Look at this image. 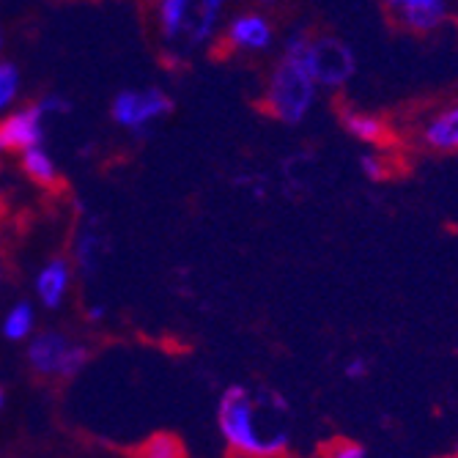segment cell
I'll return each instance as SVG.
<instances>
[{"instance_id":"obj_17","label":"cell","mask_w":458,"mask_h":458,"mask_svg":"<svg viewBox=\"0 0 458 458\" xmlns=\"http://www.w3.org/2000/svg\"><path fill=\"white\" fill-rule=\"evenodd\" d=\"M22 89V74L17 69V64L12 61H0V115H6Z\"/></svg>"},{"instance_id":"obj_23","label":"cell","mask_w":458,"mask_h":458,"mask_svg":"<svg viewBox=\"0 0 458 458\" xmlns=\"http://www.w3.org/2000/svg\"><path fill=\"white\" fill-rule=\"evenodd\" d=\"M253 4L261 9H275V6H280V0H253Z\"/></svg>"},{"instance_id":"obj_5","label":"cell","mask_w":458,"mask_h":458,"mask_svg":"<svg viewBox=\"0 0 458 458\" xmlns=\"http://www.w3.org/2000/svg\"><path fill=\"white\" fill-rule=\"evenodd\" d=\"M176 102L168 91L157 86L146 89H121L110 102V118L123 132H132L138 138L148 135L157 123H162L174 113Z\"/></svg>"},{"instance_id":"obj_18","label":"cell","mask_w":458,"mask_h":458,"mask_svg":"<svg viewBox=\"0 0 458 458\" xmlns=\"http://www.w3.org/2000/svg\"><path fill=\"white\" fill-rule=\"evenodd\" d=\"M38 105L45 107V113L50 115V118H64V115H69L72 113V99H66L64 94H58V91H50V94H45L38 99Z\"/></svg>"},{"instance_id":"obj_24","label":"cell","mask_w":458,"mask_h":458,"mask_svg":"<svg viewBox=\"0 0 458 458\" xmlns=\"http://www.w3.org/2000/svg\"><path fill=\"white\" fill-rule=\"evenodd\" d=\"M6 47V30H4V22H0V53Z\"/></svg>"},{"instance_id":"obj_26","label":"cell","mask_w":458,"mask_h":458,"mask_svg":"<svg viewBox=\"0 0 458 458\" xmlns=\"http://www.w3.org/2000/svg\"><path fill=\"white\" fill-rule=\"evenodd\" d=\"M4 272H6V264H4V256H0V283H4Z\"/></svg>"},{"instance_id":"obj_21","label":"cell","mask_w":458,"mask_h":458,"mask_svg":"<svg viewBox=\"0 0 458 458\" xmlns=\"http://www.w3.org/2000/svg\"><path fill=\"white\" fill-rule=\"evenodd\" d=\"M368 373V362L365 360H352L349 365H346V377L349 379H362Z\"/></svg>"},{"instance_id":"obj_7","label":"cell","mask_w":458,"mask_h":458,"mask_svg":"<svg viewBox=\"0 0 458 458\" xmlns=\"http://www.w3.org/2000/svg\"><path fill=\"white\" fill-rule=\"evenodd\" d=\"M53 118L36 102L0 115V154H20L28 146L47 143V123Z\"/></svg>"},{"instance_id":"obj_11","label":"cell","mask_w":458,"mask_h":458,"mask_svg":"<svg viewBox=\"0 0 458 458\" xmlns=\"http://www.w3.org/2000/svg\"><path fill=\"white\" fill-rule=\"evenodd\" d=\"M107 253V239L97 220H82L77 236H74V269L82 277H94L102 267V259Z\"/></svg>"},{"instance_id":"obj_19","label":"cell","mask_w":458,"mask_h":458,"mask_svg":"<svg viewBox=\"0 0 458 458\" xmlns=\"http://www.w3.org/2000/svg\"><path fill=\"white\" fill-rule=\"evenodd\" d=\"M327 458H368V453H365V447L357 445V442L338 439V442H332V445H329Z\"/></svg>"},{"instance_id":"obj_22","label":"cell","mask_w":458,"mask_h":458,"mask_svg":"<svg viewBox=\"0 0 458 458\" xmlns=\"http://www.w3.org/2000/svg\"><path fill=\"white\" fill-rule=\"evenodd\" d=\"M86 316H89L91 321H99V318L105 316V310H102V305H94V308H91V310H89Z\"/></svg>"},{"instance_id":"obj_2","label":"cell","mask_w":458,"mask_h":458,"mask_svg":"<svg viewBox=\"0 0 458 458\" xmlns=\"http://www.w3.org/2000/svg\"><path fill=\"white\" fill-rule=\"evenodd\" d=\"M228 0H154L159 47L171 64H190L212 47Z\"/></svg>"},{"instance_id":"obj_12","label":"cell","mask_w":458,"mask_h":458,"mask_svg":"<svg viewBox=\"0 0 458 458\" xmlns=\"http://www.w3.org/2000/svg\"><path fill=\"white\" fill-rule=\"evenodd\" d=\"M420 143L437 154L458 151V102L437 110L420 127Z\"/></svg>"},{"instance_id":"obj_6","label":"cell","mask_w":458,"mask_h":458,"mask_svg":"<svg viewBox=\"0 0 458 458\" xmlns=\"http://www.w3.org/2000/svg\"><path fill=\"white\" fill-rule=\"evenodd\" d=\"M305 64L318 89H344L357 72V58L352 47L335 36H310Z\"/></svg>"},{"instance_id":"obj_16","label":"cell","mask_w":458,"mask_h":458,"mask_svg":"<svg viewBox=\"0 0 458 458\" xmlns=\"http://www.w3.org/2000/svg\"><path fill=\"white\" fill-rule=\"evenodd\" d=\"M135 458H187V453H184V445H182L179 437H174V434H154V437H148L140 445Z\"/></svg>"},{"instance_id":"obj_14","label":"cell","mask_w":458,"mask_h":458,"mask_svg":"<svg viewBox=\"0 0 458 458\" xmlns=\"http://www.w3.org/2000/svg\"><path fill=\"white\" fill-rule=\"evenodd\" d=\"M341 123H344V130L352 138H357L360 143H368V146H379L390 135L387 132V123L379 115H373L368 110H360V107H344Z\"/></svg>"},{"instance_id":"obj_8","label":"cell","mask_w":458,"mask_h":458,"mask_svg":"<svg viewBox=\"0 0 458 458\" xmlns=\"http://www.w3.org/2000/svg\"><path fill=\"white\" fill-rule=\"evenodd\" d=\"M275 41V25L261 12H242L225 25V45L236 53H264Z\"/></svg>"},{"instance_id":"obj_10","label":"cell","mask_w":458,"mask_h":458,"mask_svg":"<svg viewBox=\"0 0 458 458\" xmlns=\"http://www.w3.org/2000/svg\"><path fill=\"white\" fill-rule=\"evenodd\" d=\"M385 6L398 25L418 33L437 30L447 20V0H385Z\"/></svg>"},{"instance_id":"obj_3","label":"cell","mask_w":458,"mask_h":458,"mask_svg":"<svg viewBox=\"0 0 458 458\" xmlns=\"http://www.w3.org/2000/svg\"><path fill=\"white\" fill-rule=\"evenodd\" d=\"M316 97H318V86L305 58L283 53L267 80V91H264L267 113L275 121L285 123V127H297V123H302L310 115Z\"/></svg>"},{"instance_id":"obj_1","label":"cell","mask_w":458,"mask_h":458,"mask_svg":"<svg viewBox=\"0 0 458 458\" xmlns=\"http://www.w3.org/2000/svg\"><path fill=\"white\" fill-rule=\"evenodd\" d=\"M217 426L225 445L247 458H277L291 445L288 403L269 390L231 385L217 403Z\"/></svg>"},{"instance_id":"obj_9","label":"cell","mask_w":458,"mask_h":458,"mask_svg":"<svg viewBox=\"0 0 458 458\" xmlns=\"http://www.w3.org/2000/svg\"><path fill=\"white\" fill-rule=\"evenodd\" d=\"M72 277H74V264L66 256H55L41 264L33 277V291H36L38 305H45L47 310H58L69 297Z\"/></svg>"},{"instance_id":"obj_25","label":"cell","mask_w":458,"mask_h":458,"mask_svg":"<svg viewBox=\"0 0 458 458\" xmlns=\"http://www.w3.org/2000/svg\"><path fill=\"white\" fill-rule=\"evenodd\" d=\"M4 409H6V390L0 387V411H4Z\"/></svg>"},{"instance_id":"obj_13","label":"cell","mask_w":458,"mask_h":458,"mask_svg":"<svg viewBox=\"0 0 458 458\" xmlns=\"http://www.w3.org/2000/svg\"><path fill=\"white\" fill-rule=\"evenodd\" d=\"M20 157V165L25 176L38 184V187H55L61 182V171H58V162L53 157V151L47 148V143H36V146H28L25 151L17 154Z\"/></svg>"},{"instance_id":"obj_4","label":"cell","mask_w":458,"mask_h":458,"mask_svg":"<svg viewBox=\"0 0 458 458\" xmlns=\"http://www.w3.org/2000/svg\"><path fill=\"white\" fill-rule=\"evenodd\" d=\"M28 365L33 373L47 379H69L89 365V346L74 341L61 329H45L33 332L28 338Z\"/></svg>"},{"instance_id":"obj_15","label":"cell","mask_w":458,"mask_h":458,"mask_svg":"<svg viewBox=\"0 0 458 458\" xmlns=\"http://www.w3.org/2000/svg\"><path fill=\"white\" fill-rule=\"evenodd\" d=\"M33 332H36V310H33V305L28 300L14 302L6 310L4 321H0V335H4L9 344H22V341H28L33 335Z\"/></svg>"},{"instance_id":"obj_20","label":"cell","mask_w":458,"mask_h":458,"mask_svg":"<svg viewBox=\"0 0 458 458\" xmlns=\"http://www.w3.org/2000/svg\"><path fill=\"white\" fill-rule=\"evenodd\" d=\"M360 168H362V174H365L368 179H373V182H382V179H385V165H382V159H379L377 154H365V157L360 159Z\"/></svg>"}]
</instances>
